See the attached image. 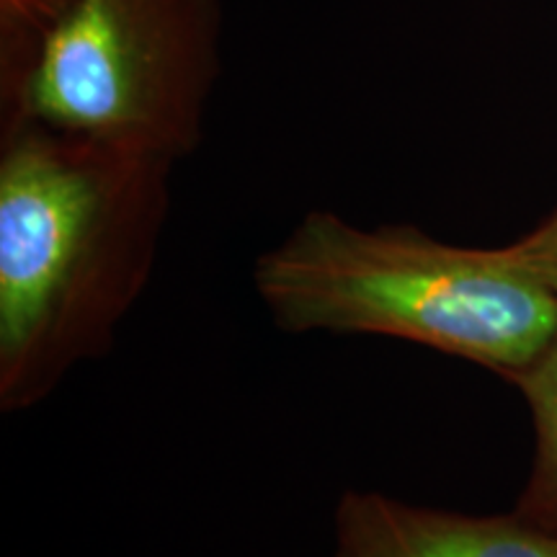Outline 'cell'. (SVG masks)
Returning <instances> with one entry per match:
<instances>
[{
    "mask_svg": "<svg viewBox=\"0 0 557 557\" xmlns=\"http://www.w3.org/2000/svg\"><path fill=\"white\" fill-rule=\"evenodd\" d=\"M176 163L32 120L0 124V408L107 357L148 287Z\"/></svg>",
    "mask_w": 557,
    "mask_h": 557,
    "instance_id": "6da1fadb",
    "label": "cell"
},
{
    "mask_svg": "<svg viewBox=\"0 0 557 557\" xmlns=\"http://www.w3.org/2000/svg\"><path fill=\"white\" fill-rule=\"evenodd\" d=\"M256 295L295 336H385L511 380L557 336V299L513 243L468 248L413 225L315 209L256 259Z\"/></svg>",
    "mask_w": 557,
    "mask_h": 557,
    "instance_id": "7a4b0ae2",
    "label": "cell"
},
{
    "mask_svg": "<svg viewBox=\"0 0 557 557\" xmlns=\"http://www.w3.org/2000/svg\"><path fill=\"white\" fill-rule=\"evenodd\" d=\"M222 0H75L0 124L32 120L178 163L205 139Z\"/></svg>",
    "mask_w": 557,
    "mask_h": 557,
    "instance_id": "3957f363",
    "label": "cell"
},
{
    "mask_svg": "<svg viewBox=\"0 0 557 557\" xmlns=\"http://www.w3.org/2000/svg\"><path fill=\"white\" fill-rule=\"evenodd\" d=\"M333 557H557V534L517 513L470 517L346 491L336 506Z\"/></svg>",
    "mask_w": 557,
    "mask_h": 557,
    "instance_id": "277c9868",
    "label": "cell"
},
{
    "mask_svg": "<svg viewBox=\"0 0 557 557\" xmlns=\"http://www.w3.org/2000/svg\"><path fill=\"white\" fill-rule=\"evenodd\" d=\"M511 382L524 395L537 434L532 472L513 513L557 534V336Z\"/></svg>",
    "mask_w": 557,
    "mask_h": 557,
    "instance_id": "5b68a950",
    "label": "cell"
},
{
    "mask_svg": "<svg viewBox=\"0 0 557 557\" xmlns=\"http://www.w3.org/2000/svg\"><path fill=\"white\" fill-rule=\"evenodd\" d=\"M75 0H0V107L16 99Z\"/></svg>",
    "mask_w": 557,
    "mask_h": 557,
    "instance_id": "8992f818",
    "label": "cell"
},
{
    "mask_svg": "<svg viewBox=\"0 0 557 557\" xmlns=\"http://www.w3.org/2000/svg\"><path fill=\"white\" fill-rule=\"evenodd\" d=\"M513 248L557 299V207L532 233L513 240Z\"/></svg>",
    "mask_w": 557,
    "mask_h": 557,
    "instance_id": "52a82bcc",
    "label": "cell"
}]
</instances>
